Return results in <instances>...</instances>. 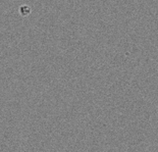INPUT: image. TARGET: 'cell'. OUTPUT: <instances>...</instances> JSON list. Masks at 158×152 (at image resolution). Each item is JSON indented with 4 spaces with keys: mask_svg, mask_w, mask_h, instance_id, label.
<instances>
[]
</instances>
